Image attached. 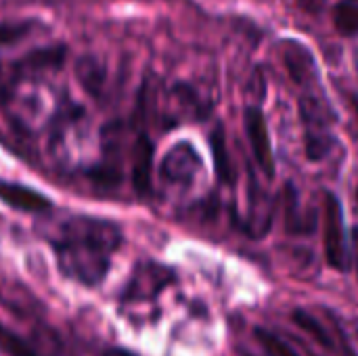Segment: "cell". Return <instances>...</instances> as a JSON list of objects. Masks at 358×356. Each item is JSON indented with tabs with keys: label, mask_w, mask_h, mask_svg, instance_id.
Masks as SVG:
<instances>
[{
	"label": "cell",
	"mask_w": 358,
	"mask_h": 356,
	"mask_svg": "<svg viewBox=\"0 0 358 356\" xmlns=\"http://www.w3.org/2000/svg\"><path fill=\"white\" fill-rule=\"evenodd\" d=\"M48 241L63 277L96 287L109 275L111 258L122 245V229L107 218L69 216Z\"/></svg>",
	"instance_id": "1"
},
{
	"label": "cell",
	"mask_w": 358,
	"mask_h": 356,
	"mask_svg": "<svg viewBox=\"0 0 358 356\" xmlns=\"http://www.w3.org/2000/svg\"><path fill=\"white\" fill-rule=\"evenodd\" d=\"M323 250H325V260L331 269L340 273L350 269L344 210L338 195L329 191L323 195Z\"/></svg>",
	"instance_id": "2"
},
{
	"label": "cell",
	"mask_w": 358,
	"mask_h": 356,
	"mask_svg": "<svg viewBox=\"0 0 358 356\" xmlns=\"http://www.w3.org/2000/svg\"><path fill=\"white\" fill-rule=\"evenodd\" d=\"M201 172H203V162H201L197 149L187 141L176 143L164 155L162 166H159L162 183L176 191H187V189L195 187Z\"/></svg>",
	"instance_id": "3"
},
{
	"label": "cell",
	"mask_w": 358,
	"mask_h": 356,
	"mask_svg": "<svg viewBox=\"0 0 358 356\" xmlns=\"http://www.w3.org/2000/svg\"><path fill=\"white\" fill-rule=\"evenodd\" d=\"M245 132L256 157L258 168L266 174V178L275 176V155H273V145H271V134L268 126L264 120V113L258 107H248L243 115Z\"/></svg>",
	"instance_id": "4"
},
{
	"label": "cell",
	"mask_w": 358,
	"mask_h": 356,
	"mask_svg": "<svg viewBox=\"0 0 358 356\" xmlns=\"http://www.w3.org/2000/svg\"><path fill=\"white\" fill-rule=\"evenodd\" d=\"M170 279V273L168 269L164 266H157V264H141L134 269L132 273V279L130 283L126 285V292H124V300H130V302H143V300H149V298H155L168 283Z\"/></svg>",
	"instance_id": "5"
},
{
	"label": "cell",
	"mask_w": 358,
	"mask_h": 356,
	"mask_svg": "<svg viewBox=\"0 0 358 356\" xmlns=\"http://www.w3.org/2000/svg\"><path fill=\"white\" fill-rule=\"evenodd\" d=\"M0 201L25 214H42L52 208V201L44 193L13 180H0Z\"/></svg>",
	"instance_id": "6"
},
{
	"label": "cell",
	"mask_w": 358,
	"mask_h": 356,
	"mask_svg": "<svg viewBox=\"0 0 358 356\" xmlns=\"http://www.w3.org/2000/svg\"><path fill=\"white\" fill-rule=\"evenodd\" d=\"M285 65L289 69V76L296 84L306 88L308 92H315L319 86V73L315 59L310 50L300 42H287L285 44Z\"/></svg>",
	"instance_id": "7"
},
{
	"label": "cell",
	"mask_w": 358,
	"mask_h": 356,
	"mask_svg": "<svg viewBox=\"0 0 358 356\" xmlns=\"http://www.w3.org/2000/svg\"><path fill=\"white\" fill-rule=\"evenodd\" d=\"M132 187L138 195L151 193V174H153V143L147 134H138L132 145Z\"/></svg>",
	"instance_id": "8"
},
{
	"label": "cell",
	"mask_w": 358,
	"mask_h": 356,
	"mask_svg": "<svg viewBox=\"0 0 358 356\" xmlns=\"http://www.w3.org/2000/svg\"><path fill=\"white\" fill-rule=\"evenodd\" d=\"M285 227L294 235H306L315 229V214L313 212H302L298 191L294 185H287L285 191Z\"/></svg>",
	"instance_id": "9"
},
{
	"label": "cell",
	"mask_w": 358,
	"mask_h": 356,
	"mask_svg": "<svg viewBox=\"0 0 358 356\" xmlns=\"http://www.w3.org/2000/svg\"><path fill=\"white\" fill-rule=\"evenodd\" d=\"M292 319H294V323H296L300 329H304L306 334H310V338H315L321 346H325V348H334V342H331V338H329L327 329H325V327H323V325H321L313 315H308L306 311L298 308V311H294Z\"/></svg>",
	"instance_id": "10"
},
{
	"label": "cell",
	"mask_w": 358,
	"mask_h": 356,
	"mask_svg": "<svg viewBox=\"0 0 358 356\" xmlns=\"http://www.w3.org/2000/svg\"><path fill=\"white\" fill-rule=\"evenodd\" d=\"M212 151H214V162H216L218 176L222 180H231L233 178V166H231L227 143H224V134H222L220 128H216V132L212 134Z\"/></svg>",
	"instance_id": "11"
},
{
	"label": "cell",
	"mask_w": 358,
	"mask_h": 356,
	"mask_svg": "<svg viewBox=\"0 0 358 356\" xmlns=\"http://www.w3.org/2000/svg\"><path fill=\"white\" fill-rule=\"evenodd\" d=\"M254 334H256V340L260 342V346L271 356H298L296 350L287 342H283L277 334H273L264 327H256Z\"/></svg>",
	"instance_id": "12"
},
{
	"label": "cell",
	"mask_w": 358,
	"mask_h": 356,
	"mask_svg": "<svg viewBox=\"0 0 358 356\" xmlns=\"http://www.w3.org/2000/svg\"><path fill=\"white\" fill-rule=\"evenodd\" d=\"M334 21L340 34L344 36H357L358 34V6L355 4H338L334 13Z\"/></svg>",
	"instance_id": "13"
},
{
	"label": "cell",
	"mask_w": 358,
	"mask_h": 356,
	"mask_svg": "<svg viewBox=\"0 0 358 356\" xmlns=\"http://www.w3.org/2000/svg\"><path fill=\"white\" fill-rule=\"evenodd\" d=\"M31 31V23H0V46L15 44Z\"/></svg>",
	"instance_id": "14"
},
{
	"label": "cell",
	"mask_w": 358,
	"mask_h": 356,
	"mask_svg": "<svg viewBox=\"0 0 358 356\" xmlns=\"http://www.w3.org/2000/svg\"><path fill=\"white\" fill-rule=\"evenodd\" d=\"M105 356H138V355H134V353H130V350H124V348H113V350H109Z\"/></svg>",
	"instance_id": "15"
},
{
	"label": "cell",
	"mask_w": 358,
	"mask_h": 356,
	"mask_svg": "<svg viewBox=\"0 0 358 356\" xmlns=\"http://www.w3.org/2000/svg\"><path fill=\"white\" fill-rule=\"evenodd\" d=\"M352 248H355V262H357V275H358V229L352 233Z\"/></svg>",
	"instance_id": "16"
},
{
	"label": "cell",
	"mask_w": 358,
	"mask_h": 356,
	"mask_svg": "<svg viewBox=\"0 0 358 356\" xmlns=\"http://www.w3.org/2000/svg\"><path fill=\"white\" fill-rule=\"evenodd\" d=\"M357 67H358V52H357Z\"/></svg>",
	"instance_id": "17"
},
{
	"label": "cell",
	"mask_w": 358,
	"mask_h": 356,
	"mask_svg": "<svg viewBox=\"0 0 358 356\" xmlns=\"http://www.w3.org/2000/svg\"><path fill=\"white\" fill-rule=\"evenodd\" d=\"M357 201H358V189H357Z\"/></svg>",
	"instance_id": "18"
},
{
	"label": "cell",
	"mask_w": 358,
	"mask_h": 356,
	"mask_svg": "<svg viewBox=\"0 0 358 356\" xmlns=\"http://www.w3.org/2000/svg\"><path fill=\"white\" fill-rule=\"evenodd\" d=\"M357 2H358V0H357Z\"/></svg>",
	"instance_id": "19"
}]
</instances>
